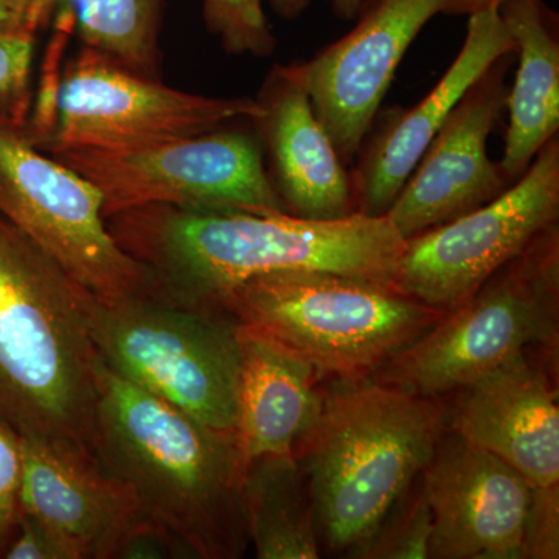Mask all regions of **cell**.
Masks as SVG:
<instances>
[{"instance_id": "cell-1", "label": "cell", "mask_w": 559, "mask_h": 559, "mask_svg": "<svg viewBox=\"0 0 559 559\" xmlns=\"http://www.w3.org/2000/svg\"><path fill=\"white\" fill-rule=\"evenodd\" d=\"M151 272L160 299L218 311L231 289L278 272L314 271L393 286L404 240L388 216L336 221L145 205L106 218Z\"/></svg>"}, {"instance_id": "cell-2", "label": "cell", "mask_w": 559, "mask_h": 559, "mask_svg": "<svg viewBox=\"0 0 559 559\" xmlns=\"http://www.w3.org/2000/svg\"><path fill=\"white\" fill-rule=\"evenodd\" d=\"M92 454L130 488L175 558L245 557L246 466L237 433L210 428L102 362Z\"/></svg>"}, {"instance_id": "cell-3", "label": "cell", "mask_w": 559, "mask_h": 559, "mask_svg": "<svg viewBox=\"0 0 559 559\" xmlns=\"http://www.w3.org/2000/svg\"><path fill=\"white\" fill-rule=\"evenodd\" d=\"M84 294L0 215V421L92 452L102 360Z\"/></svg>"}, {"instance_id": "cell-4", "label": "cell", "mask_w": 559, "mask_h": 559, "mask_svg": "<svg viewBox=\"0 0 559 559\" xmlns=\"http://www.w3.org/2000/svg\"><path fill=\"white\" fill-rule=\"evenodd\" d=\"M447 426L448 412L437 399L380 382L348 385L323 399L296 457L329 554L356 557L421 476Z\"/></svg>"}, {"instance_id": "cell-5", "label": "cell", "mask_w": 559, "mask_h": 559, "mask_svg": "<svg viewBox=\"0 0 559 559\" xmlns=\"http://www.w3.org/2000/svg\"><path fill=\"white\" fill-rule=\"evenodd\" d=\"M218 311L288 345L319 374L352 381L373 374L447 314L392 286L314 271L248 280Z\"/></svg>"}, {"instance_id": "cell-6", "label": "cell", "mask_w": 559, "mask_h": 559, "mask_svg": "<svg viewBox=\"0 0 559 559\" xmlns=\"http://www.w3.org/2000/svg\"><path fill=\"white\" fill-rule=\"evenodd\" d=\"M103 366L210 428L235 432L240 322L157 296L106 301L84 294Z\"/></svg>"}, {"instance_id": "cell-7", "label": "cell", "mask_w": 559, "mask_h": 559, "mask_svg": "<svg viewBox=\"0 0 559 559\" xmlns=\"http://www.w3.org/2000/svg\"><path fill=\"white\" fill-rule=\"evenodd\" d=\"M559 229L544 231L465 304L374 371L380 384L437 399L499 369L533 344H557Z\"/></svg>"}, {"instance_id": "cell-8", "label": "cell", "mask_w": 559, "mask_h": 559, "mask_svg": "<svg viewBox=\"0 0 559 559\" xmlns=\"http://www.w3.org/2000/svg\"><path fill=\"white\" fill-rule=\"evenodd\" d=\"M257 98L190 94L140 75L84 46L53 90L39 92L24 130L47 154L69 150H132L259 119Z\"/></svg>"}, {"instance_id": "cell-9", "label": "cell", "mask_w": 559, "mask_h": 559, "mask_svg": "<svg viewBox=\"0 0 559 559\" xmlns=\"http://www.w3.org/2000/svg\"><path fill=\"white\" fill-rule=\"evenodd\" d=\"M0 215L81 289L106 301L157 296L151 272L114 240L94 183L0 120Z\"/></svg>"}, {"instance_id": "cell-10", "label": "cell", "mask_w": 559, "mask_h": 559, "mask_svg": "<svg viewBox=\"0 0 559 559\" xmlns=\"http://www.w3.org/2000/svg\"><path fill=\"white\" fill-rule=\"evenodd\" d=\"M224 128L143 148L49 156L97 187L105 218L145 205L290 215L264 167L259 140Z\"/></svg>"}, {"instance_id": "cell-11", "label": "cell", "mask_w": 559, "mask_h": 559, "mask_svg": "<svg viewBox=\"0 0 559 559\" xmlns=\"http://www.w3.org/2000/svg\"><path fill=\"white\" fill-rule=\"evenodd\" d=\"M559 140L550 139L528 170L488 204L407 238L395 286L439 310L465 304L485 282L558 226Z\"/></svg>"}, {"instance_id": "cell-12", "label": "cell", "mask_w": 559, "mask_h": 559, "mask_svg": "<svg viewBox=\"0 0 559 559\" xmlns=\"http://www.w3.org/2000/svg\"><path fill=\"white\" fill-rule=\"evenodd\" d=\"M450 2L360 0L352 32L289 64L345 165L358 156L411 44Z\"/></svg>"}, {"instance_id": "cell-13", "label": "cell", "mask_w": 559, "mask_h": 559, "mask_svg": "<svg viewBox=\"0 0 559 559\" xmlns=\"http://www.w3.org/2000/svg\"><path fill=\"white\" fill-rule=\"evenodd\" d=\"M513 53L492 62L451 110L390 205L388 219L407 240L488 204L511 182L488 157V135L507 108Z\"/></svg>"}, {"instance_id": "cell-14", "label": "cell", "mask_w": 559, "mask_h": 559, "mask_svg": "<svg viewBox=\"0 0 559 559\" xmlns=\"http://www.w3.org/2000/svg\"><path fill=\"white\" fill-rule=\"evenodd\" d=\"M432 559H522L532 487L491 452L447 432L423 471Z\"/></svg>"}, {"instance_id": "cell-15", "label": "cell", "mask_w": 559, "mask_h": 559, "mask_svg": "<svg viewBox=\"0 0 559 559\" xmlns=\"http://www.w3.org/2000/svg\"><path fill=\"white\" fill-rule=\"evenodd\" d=\"M21 511L43 522L70 559H120L128 540L151 525L130 488L86 448L21 437Z\"/></svg>"}, {"instance_id": "cell-16", "label": "cell", "mask_w": 559, "mask_h": 559, "mask_svg": "<svg viewBox=\"0 0 559 559\" xmlns=\"http://www.w3.org/2000/svg\"><path fill=\"white\" fill-rule=\"evenodd\" d=\"M509 53H516V44L498 10L468 16L465 43L439 83L414 108L389 116L360 148L349 175L356 213L385 216L451 110L492 62Z\"/></svg>"}, {"instance_id": "cell-17", "label": "cell", "mask_w": 559, "mask_h": 559, "mask_svg": "<svg viewBox=\"0 0 559 559\" xmlns=\"http://www.w3.org/2000/svg\"><path fill=\"white\" fill-rule=\"evenodd\" d=\"M457 392L451 430L509 463L532 489L559 485L557 396L525 353Z\"/></svg>"}, {"instance_id": "cell-18", "label": "cell", "mask_w": 559, "mask_h": 559, "mask_svg": "<svg viewBox=\"0 0 559 559\" xmlns=\"http://www.w3.org/2000/svg\"><path fill=\"white\" fill-rule=\"evenodd\" d=\"M257 100L263 114L253 121L270 153L272 182L290 215L312 221L355 215L347 165L289 64L272 69Z\"/></svg>"}, {"instance_id": "cell-19", "label": "cell", "mask_w": 559, "mask_h": 559, "mask_svg": "<svg viewBox=\"0 0 559 559\" xmlns=\"http://www.w3.org/2000/svg\"><path fill=\"white\" fill-rule=\"evenodd\" d=\"M241 369L238 384L237 440L248 466L263 455L296 454L323 406L310 360L240 323Z\"/></svg>"}, {"instance_id": "cell-20", "label": "cell", "mask_w": 559, "mask_h": 559, "mask_svg": "<svg viewBox=\"0 0 559 559\" xmlns=\"http://www.w3.org/2000/svg\"><path fill=\"white\" fill-rule=\"evenodd\" d=\"M499 16L520 55L509 90V128L499 167L511 183L528 170L539 150L559 131L557 16L544 0H503Z\"/></svg>"}, {"instance_id": "cell-21", "label": "cell", "mask_w": 559, "mask_h": 559, "mask_svg": "<svg viewBox=\"0 0 559 559\" xmlns=\"http://www.w3.org/2000/svg\"><path fill=\"white\" fill-rule=\"evenodd\" d=\"M242 507L257 558H320L314 502L296 454L250 462L242 479Z\"/></svg>"}, {"instance_id": "cell-22", "label": "cell", "mask_w": 559, "mask_h": 559, "mask_svg": "<svg viewBox=\"0 0 559 559\" xmlns=\"http://www.w3.org/2000/svg\"><path fill=\"white\" fill-rule=\"evenodd\" d=\"M81 43L124 68L159 80L164 0H57Z\"/></svg>"}, {"instance_id": "cell-23", "label": "cell", "mask_w": 559, "mask_h": 559, "mask_svg": "<svg viewBox=\"0 0 559 559\" xmlns=\"http://www.w3.org/2000/svg\"><path fill=\"white\" fill-rule=\"evenodd\" d=\"M430 536L432 511L423 488L421 474L355 558L426 559L429 558Z\"/></svg>"}, {"instance_id": "cell-24", "label": "cell", "mask_w": 559, "mask_h": 559, "mask_svg": "<svg viewBox=\"0 0 559 559\" xmlns=\"http://www.w3.org/2000/svg\"><path fill=\"white\" fill-rule=\"evenodd\" d=\"M202 16L229 55L264 58L277 47L263 0H204Z\"/></svg>"}, {"instance_id": "cell-25", "label": "cell", "mask_w": 559, "mask_h": 559, "mask_svg": "<svg viewBox=\"0 0 559 559\" xmlns=\"http://www.w3.org/2000/svg\"><path fill=\"white\" fill-rule=\"evenodd\" d=\"M35 36L33 32H0V120L27 123Z\"/></svg>"}, {"instance_id": "cell-26", "label": "cell", "mask_w": 559, "mask_h": 559, "mask_svg": "<svg viewBox=\"0 0 559 559\" xmlns=\"http://www.w3.org/2000/svg\"><path fill=\"white\" fill-rule=\"evenodd\" d=\"M21 437L0 421V558L21 516Z\"/></svg>"}, {"instance_id": "cell-27", "label": "cell", "mask_w": 559, "mask_h": 559, "mask_svg": "<svg viewBox=\"0 0 559 559\" xmlns=\"http://www.w3.org/2000/svg\"><path fill=\"white\" fill-rule=\"evenodd\" d=\"M559 558V485L532 489L522 559Z\"/></svg>"}, {"instance_id": "cell-28", "label": "cell", "mask_w": 559, "mask_h": 559, "mask_svg": "<svg viewBox=\"0 0 559 559\" xmlns=\"http://www.w3.org/2000/svg\"><path fill=\"white\" fill-rule=\"evenodd\" d=\"M7 559H70L60 539L43 522L22 513L16 532L7 547Z\"/></svg>"}, {"instance_id": "cell-29", "label": "cell", "mask_w": 559, "mask_h": 559, "mask_svg": "<svg viewBox=\"0 0 559 559\" xmlns=\"http://www.w3.org/2000/svg\"><path fill=\"white\" fill-rule=\"evenodd\" d=\"M55 9L57 0H0V32L36 33Z\"/></svg>"}, {"instance_id": "cell-30", "label": "cell", "mask_w": 559, "mask_h": 559, "mask_svg": "<svg viewBox=\"0 0 559 559\" xmlns=\"http://www.w3.org/2000/svg\"><path fill=\"white\" fill-rule=\"evenodd\" d=\"M503 0H451L443 14L447 16H471L484 10H499Z\"/></svg>"}, {"instance_id": "cell-31", "label": "cell", "mask_w": 559, "mask_h": 559, "mask_svg": "<svg viewBox=\"0 0 559 559\" xmlns=\"http://www.w3.org/2000/svg\"><path fill=\"white\" fill-rule=\"evenodd\" d=\"M272 11L282 20H297L310 5L311 0H267Z\"/></svg>"}, {"instance_id": "cell-32", "label": "cell", "mask_w": 559, "mask_h": 559, "mask_svg": "<svg viewBox=\"0 0 559 559\" xmlns=\"http://www.w3.org/2000/svg\"><path fill=\"white\" fill-rule=\"evenodd\" d=\"M331 9H333L334 14L342 21H353L356 20V14H358L360 0H330Z\"/></svg>"}]
</instances>
